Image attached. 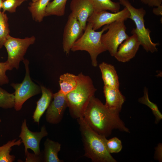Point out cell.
<instances>
[{"label": "cell", "mask_w": 162, "mask_h": 162, "mask_svg": "<svg viewBox=\"0 0 162 162\" xmlns=\"http://www.w3.org/2000/svg\"><path fill=\"white\" fill-rule=\"evenodd\" d=\"M83 118L93 130L106 138L114 129L130 132L120 118L119 112L108 109L94 96L91 98Z\"/></svg>", "instance_id": "6da1fadb"}, {"label": "cell", "mask_w": 162, "mask_h": 162, "mask_svg": "<svg viewBox=\"0 0 162 162\" xmlns=\"http://www.w3.org/2000/svg\"><path fill=\"white\" fill-rule=\"evenodd\" d=\"M77 119L84 146V155L93 162H117L107 148L106 137L93 130L83 118Z\"/></svg>", "instance_id": "7a4b0ae2"}, {"label": "cell", "mask_w": 162, "mask_h": 162, "mask_svg": "<svg viewBox=\"0 0 162 162\" xmlns=\"http://www.w3.org/2000/svg\"><path fill=\"white\" fill-rule=\"evenodd\" d=\"M78 76L76 88L65 95L70 114L72 118L77 119L83 117L90 101L97 90L89 76L82 73Z\"/></svg>", "instance_id": "3957f363"}, {"label": "cell", "mask_w": 162, "mask_h": 162, "mask_svg": "<svg viewBox=\"0 0 162 162\" xmlns=\"http://www.w3.org/2000/svg\"><path fill=\"white\" fill-rule=\"evenodd\" d=\"M108 25L104 26L100 31L96 32L92 28L91 24L88 22L84 32L74 43L70 50L87 51L90 56L92 65L97 67L98 56L106 51L101 39L104 32L107 30Z\"/></svg>", "instance_id": "277c9868"}, {"label": "cell", "mask_w": 162, "mask_h": 162, "mask_svg": "<svg viewBox=\"0 0 162 162\" xmlns=\"http://www.w3.org/2000/svg\"><path fill=\"white\" fill-rule=\"evenodd\" d=\"M121 5L127 8L129 10L130 16L129 18L134 22L136 28H133L131 33H135L143 49L147 52L154 53L158 50L157 46L158 43H154L150 36L151 31L146 28L145 25L144 17L146 12L143 8H136L134 7L128 0H119Z\"/></svg>", "instance_id": "5b68a950"}, {"label": "cell", "mask_w": 162, "mask_h": 162, "mask_svg": "<svg viewBox=\"0 0 162 162\" xmlns=\"http://www.w3.org/2000/svg\"><path fill=\"white\" fill-rule=\"evenodd\" d=\"M34 36L23 39L15 38L8 35L4 45L8 54L6 62L10 70L13 68L18 69L20 62L24 59V56L29 46L35 42Z\"/></svg>", "instance_id": "8992f818"}, {"label": "cell", "mask_w": 162, "mask_h": 162, "mask_svg": "<svg viewBox=\"0 0 162 162\" xmlns=\"http://www.w3.org/2000/svg\"><path fill=\"white\" fill-rule=\"evenodd\" d=\"M23 62L26 69L23 81L21 83H13L10 85L15 90L14 107L16 111L21 110L23 104L28 99L41 92L40 87L34 83L30 77L28 60L24 59Z\"/></svg>", "instance_id": "52a82bcc"}, {"label": "cell", "mask_w": 162, "mask_h": 162, "mask_svg": "<svg viewBox=\"0 0 162 162\" xmlns=\"http://www.w3.org/2000/svg\"><path fill=\"white\" fill-rule=\"evenodd\" d=\"M124 21L119 20L109 24L107 31L102 35L101 42L112 56L114 57L120 45L129 36Z\"/></svg>", "instance_id": "ba28073f"}, {"label": "cell", "mask_w": 162, "mask_h": 162, "mask_svg": "<svg viewBox=\"0 0 162 162\" xmlns=\"http://www.w3.org/2000/svg\"><path fill=\"white\" fill-rule=\"evenodd\" d=\"M130 13L125 7L121 10L110 13L106 10L94 11L88 18L87 22L90 23L92 28L96 31L102 26L119 20H126L129 19Z\"/></svg>", "instance_id": "9c48e42d"}, {"label": "cell", "mask_w": 162, "mask_h": 162, "mask_svg": "<svg viewBox=\"0 0 162 162\" xmlns=\"http://www.w3.org/2000/svg\"><path fill=\"white\" fill-rule=\"evenodd\" d=\"M48 135V133L45 125L41 127L40 131L32 132L28 129L27 125L26 120L24 119L22 123L19 137L21 139L22 143L24 146L25 153L28 149H30L36 154H40L41 152L40 148V141Z\"/></svg>", "instance_id": "30bf717a"}, {"label": "cell", "mask_w": 162, "mask_h": 162, "mask_svg": "<svg viewBox=\"0 0 162 162\" xmlns=\"http://www.w3.org/2000/svg\"><path fill=\"white\" fill-rule=\"evenodd\" d=\"M83 30L79 22L71 13L65 26L63 34V48L69 55L74 43L82 35Z\"/></svg>", "instance_id": "8fae6325"}, {"label": "cell", "mask_w": 162, "mask_h": 162, "mask_svg": "<svg viewBox=\"0 0 162 162\" xmlns=\"http://www.w3.org/2000/svg\"><path fill=\"white\" fill-rule=\"evenodd\" d=\"M53 100L47 109L45 118L47 122L56 124L59 123L62 120L68 105L65 95L59 90L53 94Z\"/></svg>", "instance_id": "7c38bea8"}, {"label": "cell", "mask_w": 162, "mask_h": 162, "mask_svg": "<svg viewBox=\"0 0 162 162\" xmlns=\"http://www.w3.org/2000/svg\"><path fill=\"white\" fill-rule=\"evenodd\" d=\"M124 40L119 46L114 57L118 62L125 63L129 61L136 56L140 44L135 33Z\"/></svg>", "instance_id": "4fadbf2b"}, {"label": "cell", "mask_w": 162, "mask_h": 162, "mask_svg": "<svg viewBox=\"0 0 162 162\" xmlns=\"http://www.w3.org/2000/svg\"><path fill=\"white\" fill-rule=\"evenodd\" d=\"M70 8L71 13L79 22L84 31L88 19L94 11L91 3L89 0H72Z\"/></svg>", "instance_id": "5bb4252c"}, {"label": "cell", "mask_w": 162, "mask_h": 162, "mask_svg": "<svg viewBox=\"0 0 162 162\" xmlns=\"http://www.w3.org/2000/svg\"><path fill=\"white\" fill-rule=\"evenodd\" d=\"M103 92L106 99V106L111 110L119 113L125 101V98L119 89L104 86Z\"/></svg>", "instance_id": "9a60e30c"}, {"label": "cell", "mask_w": 162, "mask_h": 162, "mask_svg": "<svg viewBox=\"0 0 162 162\" xmlns=\"http://www.w3.org/2000/svg\"><path fill=\"white\" fill-rule=\"evenodd\" d=\"M104 86L119 89L120 84L118 76L114 66L103 62L99 64Z\"/></svg>", "instance_id": "2e32d148"}, {"label": "cell", "mask_w": 162, "mask_h": 162, "mask_svg": "<svg viewBox=\"0 0 162 162\" xmlns=\"http://www.w3.org/2000/svg\"><path fill=\"white\" fill-rule=\"evenodd\" d=\"M42 95L37 103V106L33 113V118L34 122L39 123L40 119L48 108L53 98V93L49 89L41 86Z\"/></svg>", "instance_id": "e0dca14e"}, {"label": "cell", "mask_w": 162, "mask_h": 162, "mask_svg": "<svg viewBox=\"0 0 162 162\" xmlns=\"http://www.w3.org/2000/svg\"><path fill=\"white\" fill-rule=\"evenodd\" d=\"M44 149L43 152L44 162H63L58 157V153L61 149V144L47 138L44 142Z\"/></svg>", "instance_id": "ac0fdd59"}, {"label": "cell", "mask_w": 162, "mask_h": 162, "mask_svg": "<svg viewBox=\"0 0 162 162\" xmlns=\"http://www.w3.org/2000/svg\"><path fill=\"white\" fill-rule=\"evenodd\" d=\"M78 80V75L68 73L62 75L59 77V91L66 95L76 88Z\"/></svg>", "instance_id": "d6986e66"}, {"label": "cell", "mask_w": 162, "mask_h": 162, "mask_svg": "<svg viewBox=\"0 0 162 162\" xmlns=\"http://www.w3.org/2000/svg\"><path fill=\"white\" fill-rule=\"evenodd\" d=\"M50 0H39L35 2H30L28 7L32 18L36 22L42 21L45 17L46 8Z\"/></svg>", "instance_id": "ffe728a7"}, {"label": "cell", "mask_w": 162, "mask_h": 162, "mask_svg": "<svg viewBox=\"0 0 162 162\" xmlns=\"http://www.w3.org/2000/svg\"><path fill=\"white\" fill-rule=\"evenodd\" d=\"M92 4L94 11L106 10L113 13L120 11L121 4L119 2L112 0H89Z\"/></svg>", "instance_id": "44dd1931"}, {"label": "cell", "mask_w": 162, "mask_h": 162, "mask_svg": "<svg viewBox=\"0 0 162 162\" xmlns=\"http://www.w3.org/2000/svg\"><path fill=\"white\" fill-rule=\"evenodd\" d=\"M16 139L10 140L0 146V162H13L15 160V156L10 154L11 148L15 146H20L22 143L21 139L16 141Z\"/></svg>", "instance_id": "7402d4cb"}, {"label": "cell", "mask_w": 162, "mask_h": 162, "mask_svg": "<svg viewBox=\"0 0 162 162\" xmlns=\"http://www.w3.org/2000/svg\"><path fill=\"white\" fill-rule=\"evenodd\" d=\"M67 0H53L50 2L46 8L45 16L51 15L63 16Z\"/></svg>", "instance_id": "603a6c76"}, {"label": "cell", "mask_w": 162, "mask_h": 162, "mask_svg": "<svg viewBox=\"0 0 162 162\" xmlns=\"http://www.w3.org/2000/svg\"><path fill=\"white\" fill-rule=\"evenodd\" d=\"M138 101L140 103L146 105L151 109L155 117V123L156 124L158 123L162 119V114L157 105L150 100L148 89L146 87L144 88L143 96L139 98Z\"/></svg>", "instance_id": "cb8c5ba5"}, {"label": "cell", "mask_w": 162, "mask_h": 162, "mask_svg": "<svg viewBox=\"0 0 162 162\" xmlns=\"http://www.w3.org/2000/svg\"><path fill=\"white\" fill-rule=\"evenodd\" d=\"M9 33L8 18L7 14L0 11V48L4 45Z\"/></svg>", "instance_id": "d4e9b609"}, {"label": "cell", "mask_w": 162, "mask_h": 162, "mask_svg": "<svg viewBox=\"0 0 162 162\" xmlns=\"http://www.w3.org/2000/svg\"><path fill=\"white\" fill-rule=\"evenodd\" d=\"M15 96L0 87V107L7 109L14 107Z\"/></svg>", "instance_id": "484cf974"}, {"label": "cell", "mask_w": 162, "mask_h": 162, "mask_svg": "<svg viewBox=\"0 0 162 162\" xmlns=\"http://www.w3.org/2000/svg\"><path fill=\"white\" fill-rule=\"evenodd\" d=\"M27 0H5L2 3V8L3 12L8 11L13 13L16 11L17 8Z\"/></svg>", "instance_id": "4316f807"}, {"label": "cell", "mask_w": 162, "mask_h": 162, "mask_svg": "<svg viewBox=\"0 0 162 162\" xmlns=\"http://www.w3.org/2000/svg\"><path fill=\"white\" fill-rule=\"evenodd\" d=\"M106 144L109 152L111 154L119 152L122 148L121 140L116 137L107 139Z\"/></svg>", "instance_id": "83f0119b"}, {"label": "cell", "mask_w": 162, "mask_h": 162, "mask_svg": "<svg viewBox=\"0 0 162 162\" xmlns=\"http://www.w3.org/2000/svg\"><path fill=\"white\" fill-rule=\"evenodd\" d=\"M10 70L9 67L6 62H0V85L8 84L9 82L8 78L6 75L7 70Z\"/></svg>", "instance_id": "f1b7e54d"}, {"label": "cell", "mask_w": 162, "mask_h": 162, "mask_svg": "<svg viewBox=\"0 0 162 162\" xmlns=\"http://www.w3.org/2000/svg\"><path fill=\"white\" fill-rule=\"evenodd\" d=\"M26 157V162H44L43 152L39 154H36L29 152L28 150L25 153Z\"/></svg>", "instance_id": "f546056e"}, {"label": "cell", "mask_w": 162, "mask_h": 162, "mask_svg": "<svg viewBox=\"0 0 162 162\" xmlns=\"http://www.w3.org/2000/svg\"><path fill=\"white\" fill-rule=\"evenodd\" d=\"M143 4L149 7H157L162 4V0H140Z\"/></svg>", "instance_id": "4dcf8cb0"}, {"label": "cell", "mask_w": 162, "mask_h": 162, "mask_svg": "<svg viewBox=\"0 0 162 162\" xmlns=\"http://www.w3.org/2000/svg\"><path fill=\"white\" fill-rule=\"evenodd\" d=\"M162 145L161 143H159L155 148L154 158L159 162H161L162 160Z\"/></svg>", "instance_id": "1f68e13d"}, {"label": "cell", "mask_w": 162, "mask_h": 162, "mask_svg": "<svg viewBox=\"0 0 162 162\" xmlns=\"http://www.w3.org/2000/svg\"><path fill=\"white\" fill-rule=\"evenodd\" d=\"M153 13L157 16H162V4L156 8H153L152 10Z\"/></svg>", "instance_id": "d6a6232c"}, {"label": "cell", "mask_w": 162, "mask_h": 162, "mask_svg": "<svg viewBox=\"0 0 162 162\" xmlns=\"http://www.w3.org/2000/svg\"><path fill=\"white\" fill-rule=\"evenodd\" d=\"M5 0H0V11H1V9L2 8V3Z\"/></svg>", "instance_id": "836d02e7"}, {"label": "cell", "mask_w": 162, "mask_h": 162, "mask_svg": "<svg viewBox=\"0 0 162 162\" xmlns=\"http://www.w3.org/2000/svg\"><path fill=\"white\" fill-rule=\"evenodd\" d=\"M39 0H32V2H36L38 1Z\"/></svg>", "instance_id": "e575fe53"}, {"label": "cell", "mask_w": 162, "mask_h": 162, "mask_svg": "<svg viewBox=\"0 0 162 162\" xmlns=\"http://www.w3.org/2000/svg\"><path fill=\"white\" fill-rule=\"evenodd\" d=\"M1 122V120L0 118V123Z\"/></svg>", "instance_id": "d590c367"}]
</instances>
